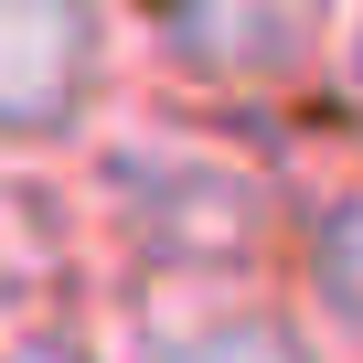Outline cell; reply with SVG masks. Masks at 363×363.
<instances>
[{"instance_id": "6da1fadb", "label": "cell", "mask_w": 363, "mask_h": 363, "mask_svg": "<svg viewBox=\"0 0 363 363\" xmlns=\"http://www.w3.org/2000/svg\"><path fill=\"white\" fill-rule=\"evenodd\" d=\"M86 203L118 235V257L150 267V278H214L267 225L257 171L235 150H214V139H182V128H107Z\"/></svg>"}, {"instance_id": "7a4b0ae2", "label": "cell", "mask_w": 363, "mask_h": 363, "mask_svg": "<svg viewBox=\"0 0 363 363\" xmlns=\"http://www.w3.org/2000/svg\"><path fill=\"white\" fill-rule=\"evenodd\" d=\"M118 75V0H0V139H75Z\"/></svg>"}, {"instance_id": "3957f363", "label": "cell", "mask_w": 363, "mask_h": 363, "mask_svg": "<svg viewBox=\"0 0 363 363\" xmlns=\"http://www.w3.org/2000/svg\"><path fill=\"white\" fill-rule=\"evenodd\" d=\"M342 22V0H160L171 65L214 86H289Z\"/></svg>"}, {"instance_id": "277c9868", "label": "cell", "mask_w": 363, "mask_h": 363, "mask_svg": "<svg viewBox=\"0 0 363 363\" xmlns=\"http://www.w3.org/2000/svg\"><path fill=\"white\" fill-rule=\"evenodd\" d=\"M128 363H320V352L299 342V320H278L235 289H160Z\"/></svg>"}, {"instance_id": "5b68a950", "label": "cell", "mask_w": 363, "mask_h": 363, "mask_svg": "<svg viewBox=\"0 0 363 363\" xmlns=\"http://www.w3.org/2000/svg\"><path fill=\"white\" fill-rule=\"evenodd\" d=\"M54 257H65L54 203L33 193L22 171H0V331H22V320H33V299L54 289Z\"/></svg>"}, {"instance_id": "8992f818", "label": "cell", "mask_w": 363, "mask_h": 363, "mask_svg": "<svg viewBox=\"0 0 363 363\" xmlns=\"http://www.w3.org/2000/svg\"><path fill=\"white\" fill-rule=\"evenodd\" d=\"M310 320L363 363V193L320 203V225H310Z\"/></svg>"}, {"instance_id": "52a82bcc", "label": "cell", "mask_w": 363, "mask_h": 363, "mask_svg": "<svg viewBox=\"0 0 363 363\" xmlns=\"http://www.w3.org/2000/svg\"><path fill=\"white\" fill-rule=\"evenodd\" d=\"M352 86H363V22H352Z\"/></svg>"}, {"instance_id": "ba28073f", "label": "cell", "mask_w": 363, "mask_h": 363, "mask_svg": "<svg viewBox=\"0 0 363 363\" xmlns=\"http://www.w3.org/2000/svg\"><path fill=\"white\" fill-rule=\"evenodd\" d=\"M0 363H54V352H0Z\"/></svg>"}]
</instances>
